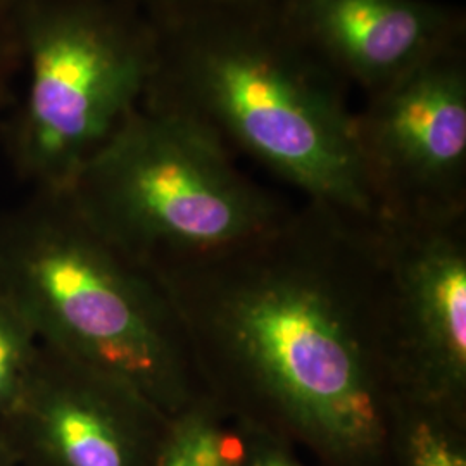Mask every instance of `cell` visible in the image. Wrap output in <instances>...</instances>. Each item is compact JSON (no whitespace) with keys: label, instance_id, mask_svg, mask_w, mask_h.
Masks as SVG:
<instances>
[{"label":"cell","instance_id":"obj_1","mask_svg":"<svg viewBox=\"0 0 466 466\" xmlns=\"http://www.w3.org/2000/svg\"><path fill=\"white\" fill-rule=\"evenodd\" d=\"M202 392L265 408L319 450H382L402 400L379 217L309 202L232 248L149 269Z\"/></svg>","mask_w":466,"mask_h":466},{"label":"cell","instance_id":"obj_2","mask_svg":"<svg viewBox=\"0 0 466 466\" xmlns=\"http://www.w3.org/2000/svg\"><path fill=\"white\" fill-rule=\"evenodd\" d=\"M157 61L144 100L213 128L319 206L379 217L335 75L267 0H180L149 15Z\"/></svg>","mask_w":466,"mask_h":466},{"label":"cell","instance_id":"obj_3","mask_svg":"<svg viewBox=\"0 0 466 466\" xmlns=\"http://www.w3.org/2000/svg\"><path fill=\"white\" fill-rule=\"evenodd\" d=\"M0 298L46 348L130 387L165 417L200 392L165 292L67 192H34L0 215Z\"/></svg>","mask_w":466,"mask_h":466},{"label":"cell","instance_id":"obj_4","mask_svg":"<svg viewBox=\"0 0 466 466\" xmlns=\"http://www.w3.org/2000/svg\"><path fill=\"white\" fill-rule=\"evenodd\" d=\"M88 225L138 267L232 248L289 211L233 165L219 135L142 100L67 190Z\"/></svg>","mask_w":466,"mask_h":466},{"label":"cell","instance_id":"obj_5","mask_svg":"<svg viewBox=\"0 0 466 466\" xmlns=\"http://www.w3.org/2000/svg\"><path fill=\"white\" fill-rule=\"evenodd\" d=\"M26 86L2 125L17 177L67 192L142 104L156 61L147 16L123 0H57L17 13Z\"/></svg>","mask_w":466,"mask_h":466},{"label":"cell","instance_id":"obj_6","mask_svg":"<svg viewBox=\"0 0 466 466\" xmlns=\"http://www.w3.org/2000/svg\"><path fill=\"white\" fill-rule=\"evenodd\" d=\"M356 138L379 215L463 213L466 69L460 47L371 94L356 113Z\"/></svg>","mask_w":466,"mask_h":466},{"label":"cell","instance_id":"obj_7","mask_svg":"<svg viewBox=\"0 0 466 466\" xmlns=\"http://www.w3.org/2000/svg\"><path fill=\"white\" fill-rule=\"evenodd\" d=\"M402 394L460 413L466 394L463 213L379 215Z\"/></svg>","mask_w":466,"mask_h":466},{"label":"cell","instance_id":"obj_8","mask_svg":"<svg viewBox=\"0 0 466 466\" xmlns=\"http://www.w3.org/2000/svg\"><path fill=\"white\" fill-rule=\"evenodd\" d=\"M167 420L130 387L42 344L0 435L19 466H152Z\"/></svg>","mask_w":466,"mask_h":466},{"label":"cell","instance_id":"obj_9","mask_svg":"<svg viewBox=\"0 0 466 466\" xmlns=\"http://www.w3.org/2000/svg\"><path fill=\"white\" fill-rule=\"evenodd\" d=\"M279 9L335 75L370 96L460 47L458 17L429 0H282Z\"/></svg>","mask_w":466,"mask_h":466},{"label":"cell","instance_id":"obj_10","mask_svg":"<svg viewBox=\"0 0 466 466\" xmlns=\"http://www.w3.org/2000/svg\"><path fill=\"white\" fill-rule=\"evenodd\" d=\"M244 433L225 427L221 406L200 390L169 417L152 466H242Z\"/></svg>","mask_w":466,"mask_h":466},{"label":"cell","instance_id":"obj_11","mask_svg":"<svg viewBox=\"0 0 466 466\" xmlns=\"http://www.w3.org/2000/svg\"><path fill=\"white\" fill-rule=\"evenodd\" d=\"M40 350L42 342L30 323L0 298V421L15 408Z\"/></svg>","mask_w":466,"mask_h":466},{"label":"cell","instance_id":"obj_12","mask_svg":"<svg viewBox=\"0 0 466 466\" xmlns=\"http://www.w3.org/2000/svg\"><path fill=\"white\" fill-rule=\"evenodd\" d=\"M404 402L411 417L406 429V466H466L465 452L446 427L451 411L406 396Z\"/></svg>","mask_w":466,"mask_h":466},{"label":"cell","instance_id":"obj_13","mask_svg":"<svg viewBox=\"0 0 466 466\" xmlns=\"http://www.w3.org/2000/svg\"><path fill=\"white\" fill-rule=\"evenodd\" d=\"M21 71V40L17 13L0 2V100L15 102L11 82Z\"/></svg>","mask_w":466,"mask_h":466},{"label":"cell","instance_id":"obj_14","mask_svg":"<svg viewBox=\"0 0 466 466\" xmlns=\"http://www.w3.org/2000/svg\"><path fill=\"white\" fill-rule=\"evenodd\" d=\"M246 454L242 466H302L282 446L267 435V431L246 421Z\"/></svg>","mask_w":466,"mask_h":466},{"label":"cell","instance_id":"obj_15","mask_svg":"<svg viewBox=\"0 0 466 466\" xmlns=\"http://www.w3.org/2000/svg\"><path fill=\"white\" fill-rule=\"evenodd\" d=\"M123 2L134 5L135 9H138V11L142 7H146L147 9V16H149L152 13H156L159 9H165L167 5L175 4V2H180V0H123Z\"/></svg>","mask_w":466,"mask_h":466},{"label":"cell","instance_id":"obj_16","mask_svg":"<svg viewBox=\"0 0 466 466\" xmlns=\"http://www.w3.org/2000/svg\"><path fill=\"white\" fill-rule=\"evenodd\" d=\"M0 2H4L13 11L19 13L23 9H28V7H34V5H42V4H49V2H57V0H0Z\"/></svg>","mask_w":466,"mask_h":466},{"label":"cell","instance_id":"obj_17","mask_svg":"<svg viewBox=\"0 0 466 466\" xmlns=\"http://www.w3.org/2000/svg\"><path fill=\"white\" fill-rule=\"evenodd\" d=\"M0 466H19L13 451L9 450V446L5 444L2 435H0Z\"/></svg>","mask_w":466,"mask_h":466},{"label":"cell","instance_id":"obj_18","mask_svg":"<svg viewBox=\"0 0 466 466\" xmlns=\"http://www.w3.org/2000/svg\"><path fill=\"white\" fill-rule=\"evenodd\" d=\"M7 107H11V102H5V100H0V111H4V109H7Z\"/></svg>","mask_w":466,"mask_h":466}]
</instances>
